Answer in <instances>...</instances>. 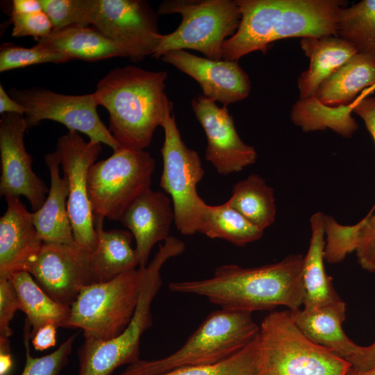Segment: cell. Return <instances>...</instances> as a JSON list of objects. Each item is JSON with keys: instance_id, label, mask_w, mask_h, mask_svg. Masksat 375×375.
<instances>
[{"instance_id": "1", "label": "cell", "mask_w": 375, "mask_h": 375, "mask_svg": "<svg viewBox=\"0 0 375 375\" xmlns=\"http://www.w3.org/2000/svg\"><path fill=\"white\" fill-rule=\"evenodd\" d=\"M303 257L290 254L279 262L252 268L223 265L208 278L172 282L168 287L174 292L204 297L230 311L252 313L279 306L294 310L303 303Z\"/></svg>"}, {"instance_id": "2", "label": "cell", "mask_w": 375, "mask_h": 375, "mask_svg": "<svg viewBox=\"0 0 375 375\" xmlns=\"http://www.w3.org/2000/svg\"><path fill=\"white\" fill-rule=\"evenodd\" d=\"M165 71L147 70L135 65L116 67L97 83L94 92L99 106L109 114V131L121 148L144 150L172 113Z\"/></svg>"}, {"instance_id": "3", "label": "cell", "mask_w": 375, "mask_h": 375, "mask_svg": "<svg viewBox=\"0 0 375 375\" xmlns=\"http://www.w3.org/2000/svg\"><path fill=\"white\" fill-rule=\"evenodd\" d=\"M241 19L222 46L223 60L238 61L288 38L337 35L339 0H236Z\"/></svg>"}, {"instance_id": "4", "label": "cell", "mask_w": 375, "mask_h": 375, "mask_svg": "<svg viewBox=\"0 0 375 375\" xmlns=\"http://www.w3.org/2000/svg\"><path fill=\"white\" fill-rule=\"evenodd\" d=\"M259 330L252 313L213 311L176 351L157 360L139 359L119 375H160L182 367L214 365L244 348Z\"/></svg>"}, {"instance_id": "5", "label": "cell", "mask_w": 375, "mask_h": 375, "mask_svg": "<svg viewBox=\"0 0 375 375\" xmlns=\"http://www.w3.org/2000/svg\"><path fill=\"white\" fill-rule=\"evenodd\" d=\"M351 364L308 338L290 311H272L258 333V375H347Z\"/></svg>"}, {"instance_id": "6", "label": "cell", "mask_w": 375, "mask_h": 375, "mask_svg": "<svg viewBox=\"0 0 375 375\" xmlns=\"http://www.w3.org/2000/svg\"><path fill=\"white\" fill-rule=\"evenodd\" d=\"M183 241L169 236L153 260L142 268L139 298L133 317L120 335L106 341H84L79 350L78 375H110L117 367L139 360L143 333L153 324L151 303L162 285L160 269L185 250Z\"/></svg>"}, {"instance_id": "7", "label": "cell", "mask_w": 375, "mask_h": 375, "mask_svg": "<svg viewBox=\"0 0 375 375\" xmlns=\"http://www.w3.org/2000/svg\"><path fill=\"white\" fill-rule=\"evenodd\" d=\"M157 12L182 17L174 31L161 35L151 54L157 59L172 50L193 49L207 58L223 60L222 46L236 33L241 19L236 0H165Z\"/></svg>"}, {"instance_id": "8", "label": "cell", "mask_w": 375, "mask_h": 375, "mask_svg": "<svg viewBox=\"0 0 375 375\" xmlns=\"http://www.w3.org/2000/svg\"><path fill=\"white\" fill-rule=\"evenodd\" d=\"M142 268L83 288L70 306L67 328H80L85 340L106 341L131 321L139 298Z\"/></svg>"}, {"instance_id": "9", "label": "cell", "mask_w": 375, "mask_h": 375, "mask_svg": "<svg viewBox=\"0 0 375 375\" xmlns=\"http://www.w3.org/2000/svg\"><path fill=\"white\" fill-rule=\"evenodd\" d=\"M155 166L149 152L124 148L95 162L88 178L94 222L119 221L131 204L151 189Z\"/></svg>"}, {"instance_id": "10", "label": "cell", "mask_w": 375, "mask_h": 375, "mask_svg": "<svg viewBox=\"0 0 375 375\" xmlns=\"http://www.w3.org/2000/svg\"><path fill=\"white\" fill-rule=\"evenodd\" d=\"M162 127L165 139L160 149L163 165L160 186L170 196L176 227L181 234L192 235L197 232L199 217L205 203L197 191L205 171L199 153L182 140L172 113Z\"/></svg>"}, {"instance_id": "11", "label": "cell", "mask_w": 375, "mask_h": 375, "mask_svg": "<svg viewBox=\"0 0 375 375\" xmlns=\"http://www.w3.org/2000/svg\"><path fill=\"white\" fill-rule=\"evenodd\" d=\"M158 15L144 0H89L87 23L138 62L159 43Z\"/></svg>"}, {"instance_id": "12", "label": "cell", "mask_w": 375, "mask_h": 375, "mask_svg": "<svg viewBox=\"0 0 375 375\" xmlns=\"http://www.w3.org/2000/svg\"><path fill=\"white\" fill-rule=\"evenodd\" d=\"M8 93L25 108L24 117L27 128L42 120H52L64 124L69 130L84 133L90 141L108 145L113 151L121 148L98 115L99 105L94 92L67 95L33 87L12 88Z\"/></svg>"}, {"instance_id": "13", "label": "cell", "mask_w": 375, "mask_h": 375, "mask_svg": "<svg viewBox=\"0 0 375 375\" xmlns=\"http://www.w3.org/2000/svg\"><path fill=\"white\" fill-rule=\"evenodd\" d=\"M101 150L100 143L85 142L78 132L69 130L58 138L55 151L68 181L67 210L75 242L90 252L96 248L97 235L88 178Z\"/></svg>"}, {"instance_id": "14", "label": "cell", "mask_w": 375, "mask_h": 375, "mask_svg": "<svg viewBox=\"0 0 375 375\" xmlns=\"http://www.w3.org/2000/svg\"><path fill=\"white\" fill-rule=\"evenodd\" d=\"M90 253L76 244L43 242L27 272L51 299L70 306L83 288L97 283Z\"/></svg>"}, {"instance_id": "15", "label": "cell", "mask_w": 375, "mask_h": 375, "mask_svg": "<svg viewBox=\"0 0 375 375\" xmlns=\"http://www.w3.org/2000/svg\"><path fill=\"white\" fill-rule=\"evenodd\" d=\"M27 126L23 115L3 113L0 118V194L27 199L33 210L44 204L49 188L32 168V157L24 144Z\"/></svg>"}, {"instance_id": "16", "label": "cell", "mask_w": 375, "mask_h": 375, "mask_svg": "<svg viewBox=\"0 0 375 375\" xmlns=\"http://www.w3.org/2000/svg\"><path fill=\"white\" fill-rule=\"evenodd\" d=\"M191 105L207 138L206 160L219 174L238 172L255 163L256 151L241 140L226 106L219 107L201 94L192 99Z\"/></svg>"}, {"instance_id": "17", "label": "cell", "mask_w": 375, "mask_h": 375, "mask_svg": "<svg viewBox=\"0 0 375 375\" xmlns=\"http://www.w3.org/2000/svg\"><path fill=\"white\" fill-rule=\"evenodd\" d=\"M160 59L194 78L204 97L223 106L244 99L250 93V78L238 61L211 60L182 49L169 51Z\"/></svg>"}, {"instance_id": "18", "label": "cell", "mask_w": 375, "mask_h": 375, "mask_svg": "<svg viewBox=\"0 0 375 375\" xmlns=\"http://www.w3.org/2000/svg\"><path fill=\"white\" fill-rule=\"evenodd\" d=\"M7 208L0 218V278L27 272L43 244L30 212L18 197L6 198Z\"/></svg>"}, {"instance_id": "19", "label": "cell", "mask_w": 375, "mask_h": 375, "mask_svg": "<svg viewBox=\"0 0 375 375\" xmlns=\"http://www.w3.org/2000/svg\"><path fill=\"white\" fill-rule=\"evenodd\" d=\"M172 221L174 213L171 199L165 192L151 189L136 199L124 212L119 222L135 240L139 267L149 264L153 247L169 237Z\"/></svg>"}, {"instance_id": "20", "label": "cell", "mask_w": 375, "mask_h": 375, "mask_svg": "<svg viewBox=\"0 0 375 375\" xmlns=\"http://www.w3.org/2000/svg\"><path fill=\"white\" fill-rule=\"evenodd\" d=\"M290 311L298 328L313 342L331 349L347 361L358 351L360 346L342 329L346 305L341 298L315 309Z\"/></svg>"}, {"instance_id": "21", "label": "cell", "mask_w": 375, "mask_h": 375, "mask_svg": "<svg viewBox=\"0 0 375 375\" xmlns=\"http://www.w3.org/2000/svg\"><path fill=\"white\" fill-rule=\"evenodd\" d=\"M51 185L42 207L32 212L33 222L44 242L76 244L67 210L69 185L67 177L60 174V163L56 151L45 155Z\"/></svg>"}, {"instance_id": "22", "label": "cell", "mask_w": 375, "mask_h": 375, "mask_svg": "<svg viewBox=\"0 0 375 375\" xmlns=\"http://www.w3.org/2000/svg\"><path fill=\"white\" fill-rule=\"evenodd\" d=\"M300 45L310 64L297 79L299 99L313 97L320 84L358 52L338 35L302 38Z\"/></svg>"}, {"instance_id": "23", "label": "cell", "mask_w": 375, "mask_h": 375, "mask_svg": "<svg viewBox=\"0 0 375 375\" xmlns=\"http://www.w3.org/2000/svg\"><path fill=\"white\" fill-rule=\"evenodd\" d=\"M374 85L375 53L357 52L320 84L314 97L327 107L346 106Z\"/></svg>"}, {"instance_id": "24", "label": "cell", "mask_w": 375, "mask_h": 375, "mask_svg": "<svg viewBox=\"0 0 375 375\" xmlns=\"http://www.w3.org/2000/svg\"><path fill=\"white\" fill-rule=\"evenodd\" d=\"M322 212L314 213L310 219L311 236L306 254L303 257V282L304 309L324 306L340 298L324 268L325 230Z\"/></svg>"}, {"instance_id": "25", "label": "cell", "mask_w": 375, "mask_h": 375, "mask_svg": "<svg viewBox=\"0 0 375 375\" xmlns=\"http://www.w3.org/2000/svg\"><path fill=\"white\" fill-rule=\"evenodd\" d=\"M37 45L63 53L71 60L97 61L126 57L121 48L90 26L77 25L53 31L38 40Z\"/></svg>"}, {"instance_id": "26", "label": "cell", "mask_w": 375, "mask_h": 375, "mask_svg": "<svg viewBox=\"0 0 375 375\" xmlns=\"http://www.w3.org/2000/svg\"><path fill=\"white\" fill-rule=\"evenodd\" d=\"M103 222H94L97 242L90 253L97 283L111 280L138 266L135 249L131 247L132 233L122 229L103 230Z\"/></svg>"}, {"instance_id": "27", "label": "cell", "mask_w": 375, "mask_h": 375, "mask_svg": "<svg viewBox=\"0 0 375 375\" xmlns=\"http://www.w3.org/2000/svg\"><path fill=\"white\" fill-rule=\"evenodd\" d=\"M8 279L16 290L21 310L26 315L31 326V338L38 329L47 324L67 328L70 306L51 299L28 272H15Z\"/></svg>"}, {"instance_id": "28", "label": "cell", "mask_w": 375, "mask_h": 375, "mask_svg": "<svg viewBox=\"0 0 375 375\" xmlns=\"http://www.w3.org/2000/svg\"><path fill=\"white\" fill-rule=\"evenodd\" d=\"M197 231L208 238L223 239L240 247L259 240L264 232L226 203L217 206L205 203Z\"/></svg>"}, {"instance_id": "29", "label": "cell", "mask_w": 375, "mask_h": 375, "mask_svg": "<svg viewBox=\"0 0 375 375\" xmlns=\"http://www.w3.org/2000/svg\"><path fill=\"white\" fill-rule=\"evenodd\" d=\"M225 203L262 231L275 221L274 189L260 175L252 174L236 183Z\"/></svg>"}, {"instance_id": "30", "label": "cell", "mask_w": 375, "mask_h": 375, "mask_svg": "<svg viewBox=\"0 0 375 375\" xmlns=\"http://www.w3.org/2000/svg\"><path fill=\"white\" fill-rule=\"evenodd\" d=\"M337 35L358 52L375 53V0L342 7L338 14Z\"/></svg>"}, {"instance_id": "31", "label": "cell", "mask_w": 375, "mask_h": 375, "mask_svg": "<svg viewBox=\"0 0 375 375\" xmlns=\"http://www.w3.org/2000/svg\"><path fill=\"white\" fill-rule=\"evenodd\" d=\"M160 375H258V335L242 350L220 362L178 368Z\"/></svg>"}, {"instance_id": "32", "label": "cell", "mask_w": 375, "mask_h": 375, "mask_svg": "<svg viewBox=\"0 0 375 375\" xmlns=\"http://www.w3.org/2000/svg\"><path fill=\"white\" fill-rule=\"evenodd\" d=\"M31 326L25 319L24 326V344L25 347V365L21 375H60L68 362L76 334L65 340L54 351L46 356L34 358L31 354Z\"/></svg>"}, {"instance_id": "33", "label": "cell", "mask_w": 375, "mask_h": 375, "mask_svg": "<svg viewBox=\"0 0 375 375\" xmlns=\"http://www.w3.org/2000/svg\"><path fill=\"white\" fill-rule=\"evenodd\" d=\"M71 59L66 55L38 45L26 48L4 43L0 48V72H3L27 66L53 62L60 64Z\"/></svg>"}, {"instance_id": "34", "label": "cell", "mask_w": 375, "mask_h": 375, "mask_svg": "<svg viewBox=\"0 0 375 375\" xmlns=\"http://www.w3.org/2000/svg\"><path fill=\"white\" fill-rule=\"evenodd\" d=\"M53 31L72 26H86L88 0H39Z\"/></svg>"}, {"instance_id": "35", "label": "cell", "mask_w": 375, "mask_h": 375, "mask_svg": "<svg viewBox=\"0 0 375 375\" xmlns=\"http://www.w3.org/2000/svg\"><path fill=\"white\" fill-rule=\"evenodd\" d=\"M375 206L360 222L349 226L358 262L365 271L375 272Z\"/></svg>"}, {"instance_id": "36", "label": "cell", "mask_w": 375, "mask_h": 375, "mask_svg": "<svg viewBox=\"0 0 375 375\" xmlns=\"http://www.w3.org/2000/svg\"><path fill=\"white\" fill-rule=\"evenodd\" d=\"M10 17L13 37L31 36L38 41L53 31L51 21L43 10L33 12H11Z\"/></svg>"}, {"instance_id": "37", "label": "cell", "mask_w": 375, "mask_h": 375, "mask_svg": "<svg viewBox=\"0 0 375 375\" xmlns=\"http://www.w3.org/2000/svg\"><path fill=\"white\" fill-rule=\"evenodd\" d=\"M21 310L16 290L8 278H0V338H9L13 333L10 322Z\"/></svg>"}, {"instance_id": "38", "label": "cell", "mask_w": 375, "mask_h": 375, "mask_svg": "<svg viewBox=\"0 0 375 375\" xmlns=\"http://www.w3.org/2000/svg\"><path fill=\"white\" fill-rule=\"evenodd\" d=\"M350 106L352 112L363 120L375 144V97L356 98ZM374 206H375V203Z\"/></svg>"}, {"instance_id": "39", "label": "cell", "mask_w": 375, "mask_h": 375, "mask_svg": "<svg viewBox=\"0 0 375 375\" xmlns=\"http://www.w3.org/2000/svg\"><path fill=\"white\" fill-rule=\"evenodd\" d=\"M351 369L365 371L375 367V341L367 347L360 346L358 351L348 360Z\"/></svg>"}, {"instance_id": "40", "label": "cell", "mask_w": 375, "mask_h": 375, "mask_svg": "<svg viewBox=\"0 0 375 375\" xmlns=\"http://www.w3.org/2000/svg\"><path fill=\"white\" fill-rule=\"evenodd\" d=\"M57 328L53 324H47L38 329L31 338L34 349L38 351H44L54 347L56 344Z\"/></svg>"}, {"instance_id": "41", "label": "cell", "mask_w": 375, "mask_h": 375, "mask_svg": "<svg viewBox=\"0 0 375 375\" xmlns=\"http://www.w3.org/2000/svg\"><path fill=\"white\" fill-rule=\"evenodd\" d=\"M17 113L24 116L25 108L13 99L0 85V113Z\"/></svg>"}, {"instance_id": "42", "label": "cell", "mask_w": 375, "mask_h": 375, "mask_svg": "<svg viewBox=\"0 0 375 375\" xmlns=\"http://www.w3.org/2000/svg\"><path fill=\"white\" fill-rule=\"evenodd\" d=\"M12 365L9 338H0V375H9Z\"/></svg>"}, {"instance_id": "43", "label": "cell", "mask_w": 375, "mask_h": 375, "mask_svg": "<svg viewBox=\"0 0 375 375\" xmlns=\"http://www.w3.org/2000/svg\"><path fill=\"white\" fill-rule=\"evenodd\" d=\"M42 10L39 0H14L12 11L15 12H33Z\"/></svg>"}, {"instance_id": "44", "label": "cell", "mask_w": 375, "mask_h": 375, "mask_svg": "<svg viewBox=\"0 0 375 375\" xmlns=\"http://www.w3.org/2000/svg\"><path fill=\"white\" fill-rule=\"evenodd\" d=\"M347 375H375V367L361 372L353 371L350 367Z\"/></svg>"}, {"instance_id": "45", "label": "cell", "mask_w": 375, "mask_h": 375, "mask_svg": "<svg viewBox=\"0 0 375 375\" xmlns=\"http://www.w3.org/2000/svg\"><path fill=\"white\" fill-rule=\"evenodd\" d=\"M375 91V85L369 87L365 90H363L358 96V98L362 99L367 97H369V94L373 93Z\"/></svg>"}]
</instances>
